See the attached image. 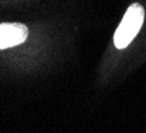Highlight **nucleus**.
<instances>
[{
	"label": "nucleus",
	"instance_id": "nucleus-1",
	"mask_svg": "<svg viewBox=\"0 0 146 133\" xmlns=\"http://www.w3.org/2000/svg\"><path fill=\"white\" fill-rule=\"evenodd\" d=\"M145 20V9L141 4H132L122 17L113 36V42L117 49L126 48L134 40Z\"/></svg>",
	"mask_w": 146,
	"mask_h": 133
},
{
	"label": "nucleus",
	"instance_id": "nucleus-2",
	"mask_svg": "<svg viewBox=\"0 0 146 133\" xmlns=\"http://www.w3.org/2000/svg\"><path fill=\"white\" fill-rule=\"evenodd\" d=\"M28 28L24 24H0V49L12 48L20 45L27 40Z\"/></svg>",
	"mask_w": 146,
	"mask_h": 133
}]
</instances>
